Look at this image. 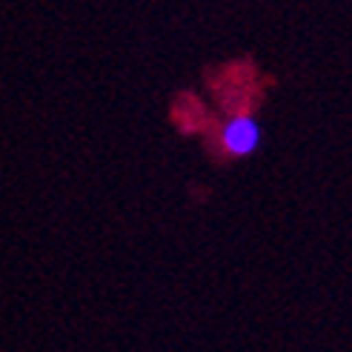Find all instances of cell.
I'll return each instance as SVG.
<instances>
[{
    "instance_id": "1",
    "label": "cell",
    "mask_w": 352,
    "mask_h": 352,
    "mask_svg": "<svg viewBox=\"0 0 352 352\" xmlns=\"http://www.w3.org/2000/svg\"><path fill=\"white\" fill-rule=\"evenodd\" d=\"M261 140L258 123L252 120V115H235L218 135V155L221 157H243L250 155Z\"/></svg>"
}]
</instances>
